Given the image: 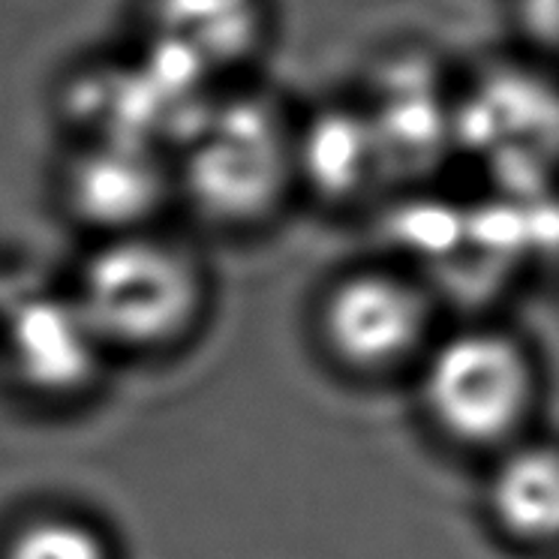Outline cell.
I'll return each mask as SVG.
<instances>
[{
	"mask_svg": "<svg viewBox=\"0 0 559 559\" xmlns=\"http://www.w3.org/2000/svg\"><path fill=\"white\" fill-rule=\"evenodd\" d=\"M298 115L259 91L207 103L171 159L175 195L211 226L253 229L301 195Z\"/></svg>",
	"mask_w": 559,
	"mask_h": 559,
	"instance_id": "cell-1",
	"label": "cell"
},
{
	"mask_svg": "<svg viewBox=\"0 0 559 559\" xmlns=\"http://www.w3.org/2000/svg\"><path fill=\"white\" fill-rule=\"evenodd\" d=\"M70 295L109 349H151L193 322L202 274L178 241L127 231L94 241Z\"/></svg>",
	"mask_w": 559,
	"mask_h": 559,
	"instance_id": "cell-2",
	"label": "cell"
},
{
	"mask_svg": "<svg viewBox=\"0 0 559 559\" xmlns=\"http://www.w3.org/2000/svg\"><path fill=\"white\" fill-rule=\"evenodd\" d=\"M67 214L97 238L154 229L163 207L175 202L171 159L154 142L123 135H91L70 151L61 169Z\"/></svg>",
	"mask_w": 559,
	"mask_h": 559,
	"instance_id": "cell-3",
	"label": "cell"
},
{
	"mask_svg": "<svg viewBox=\"0 0 559 559\" xmlns=\"http://www.w3.org/2000/svg\"><path fill=\"white\" fill-rule=\"evenodd\" d=\"M427 403L454 437L485 442L506 433L523 409L526 370L497 334H461L439 346L427 367Z\"/></svg>",
	"mask_w": 559,
	"mask_h": 559,
	"instance_id": "cell-4",
	"label": "cell"
},
{
	"mask_svg": "<svg viewBox=\"0 0 559 559\" xmlns=\"http://www.w3.org/2000/svg\"><path fill=\"white\" fill-rule=\"evenodd\" d=\"M106 349L70 293L25 298L3 322L7 370L22 389L49 401L91 389Z\"/></svg>",
	"mask_w": 559,
	"mask_h": 559,
	"instance_id": "cell-5",
	"label": "cell"
},
{
	"mask_svg": "<svg viewBox=\"0 0 559 559\" xmlns=\"http://www.w3.org/2000/svg\"><path fill=\"white\" fill-rule=\"evenodd\" d=\"M325 331L334 349L358 365H385L409 353L425 329V298L413 283L385 271L341 280L325 301Z\"/></svg>",
	"mask_w": 559,
	"mask_h": 559,
	"instance_id": "cell-6",
	"label": "cell"
},
{
	"mask_svg": "<svg viewBox=\"0 0 559 559\" xmlns=\"http://www.w3.org/2000/svg\"><path fill=\"white\" fill-rule=\"evenodd\" d=\"M301 195L346 202L370 193L389 169V154L365 106H325L298 118Z\"/></svg>",
	"mask_w": 559,
	"mask_h": 559,
	"instance_id": "cell-7",
	"label": "cell"
},
{
	"mask_svg": "<svg viewBox=\"0 0 559 559\" xmlns=\"http://www.w3.org/2000/svg\"><path fill=\"white\" fill-rule=\"evenodd\" d=\"M497 518L521 538L559 535V454L526 449L506 457L490 485Z\"/></svg>",
	"mask_w": 559,
	"mask_h": 559,
	"instance_id": "cell-8",
	"label": "cell"
},
{
	"mask_svg": "<svg viewBox=\"0 0 559 559\" xmlns=\"http://www.w3.org/2000/svg\"><path fill=\"white\" fill-rule=\"evenodd\" d=\"M0 559H111L109 538L73 514H37L19 523Z\"/></svg>",
	"mask_w": 559,
	"mask_h": 559,
	"instance_id": "cell-9",
	"label": "cell"
}]
</instances>
